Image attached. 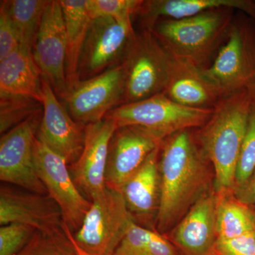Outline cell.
Here are the masks:
<instances>
[{
	"label": "cell",
	"instance_id": "2e32d148",
	"mask_svg": "<svg viewBox=\"0 0 255 255\" xmlns=\"http://www.w3.org/2000/svg\"><path fill=\"white\" fill-rule=\"evenodd\" d=\"M117 128L114 121L107 118L85 126L83 150L70 170L80 190L90 199L107 189L105 177L109 147Z\"/></svg>",
	"mask_w": 255,
	"mask_h": 255
},
{
	"label": "cell",
	"instance_id": "603a6c76",
	"mask_svg": "<svg viewBox=\"0 0 255 255\" xmlns=\"http://www.w3.org/2000/svg\"><path fill=\"white\" fill-rule=\"evenodd\" d=\"M227 192L218 195L217 241L233 239L255 231V212L234 195L230 197Z\"/></svg>",
	"mask_w": 255,
	"mask_h": 255
},
{
	"label": "cell",
	"instance_id": "3957f363",
	"mask_svg": "<svg viewBox=\"0 0 255 255\" xmlns=\"http://www.w3.org/2000/svg\"><path fill=\"white\" fill-rule=\"evenodd\" d=\"M235 10L216 8L182 19H161L150 30L173 58L206 69L227 38Z\"/></svg>",
	"mask_w": 255,
	"mask_h": 255
},
{
	"label": "cell",
	"instance_id": "e575fe53",
	"mask_svg": "<svg viewBox=\"0 0 255 255\" xmlns=\"http://www.w3.org/2000/svg\"><path fill=\"white\" fill-rule=\"evenodd\" d=\"M249 89L251 90L252 94H253V96L255 97V81L253 82V85L249 87Z\"/></svg>",
	"mask_w": 255,
	"mask_h": 255
},
{
	"label": "cell",
	"instance_id": "d6a6232c",
	"mask_svg": "<svg viewBox=\"0 0 255 255\" xmlns=\"http://www.w3.org/2000/svg\"><path fill=\"white\" fill-rule=\"evenodd\" d=\"M233 191L235 197L243 204L248 206L255 204V169L243 187L235 188Z\"/></svg>",
	"mask_w": 255,
	"mask_h": 255
},
{
	"label": "cell",
	"instance_id": "cb8c5ba5",
	"mask_svg": "<svg viewBox=\"0 0 255 255\" xmlns=\"http://www.w3.org/2000/svg\"><path fill=\"white\" fill-rule=\"evenodd\" d=\"M113 255H179L172 243L157 231L134 222Z\"/></svg>",
	"mask_w": 255,
	"mask_h": 255
},
{
	"label": "cell",
	"instance_id": "7c38bea8",
	"mask_svg": "<svg viewBox=\"0 0 255 255\" xmlns=\"http://www.w3.org/2000/svg\"><path fill=\"white\" fill-rule=\"evenodd\" d=\"M42 77L60 101L68 93L66 26L60 1H49L32 46Z\"/></svg>",
	"mask_w": 255,
	"mask_h": 255
},
{
	"label": "cell",
	"instance_id": "7402d4cb",
	"mask_svg": "<svg viewBox=\"0 0 255 255\" xmlns=\"http://www.w3.org/2000/svg\"><path fill=\"white\" fill-rule=\"evenodd\" d=\"M66 26L68 92L78 82L79 61L92 18L89 0H60Z\"/></svg>",
	"mask_w": 255,
	"mask_h": 255
},
{
	"label": "cell",
	"instance_id": "9a60e30c",
	"mask_svg": "<svg viewBox=\"0 0 255 255\" xmlns=\"http://www.w3.org/2000/svg\"><path fill=\"white\" fill-rule=\"evenodd\" d=\"M16 223L26 225L36 231L52 236L65 237L63 212L48 194L1 186L0 189V225Z\"/></svg>",
	"mask_w": 255,
	"mask_h": 255
},
{
	"label": "cell",
	"instance_id": "8992f818",
	"mask_svg": "<svg viewBox=\"0 0 255 255\" xmlns=\"http://www.w3.org/2000/svg\"><path fill=\"white\" fill-rule=\"evenodd\" d=\"M172 56L152 31L136 33L123 62L125 85L123 104L164 93Z\"/></svg>",
	"mask_w": 255,
	"mask_h": 255
},
{
	"label": "cell",
	"instance_id": "f546056e",
	"mask_svg": "<svg viewBox=\"0 0 255 255\" xmlns=\"http://www.w3.org/2000/svg\"><path fill=\"white\" fill-rule=\"evenodd\" d=\"M36 230L21 223H11L0 228V255H16L28 244Z\"/></svg>",
	"mask_w": 255,
	"mask_h": 255
},
{
	"label": "cell",
	"instance_id": "e0dca14e",
	"mask_svg": "<svg viewBox=\"0 0 255 255\" xmlns=\"http://www.w3.org/2000/svg\"><path fill=\"white\" fill-rule=\"evenodd\" d=\"M163 94L179 105L200 110H213L224 97L202 69L172 56Z\"/></svg>",
	"mask_w": 255,
	"mask_h": 255
},
{
	"label": "cell",
	"instance_id": "836d02e7",
	"mask_svg": "<svg viewBox=\"0 0 255 255\" xmlns=\"http://www.w3.org/2000/svg\"><path fill=\"white\" fill-rule=\"evenodd\" d=\"M65 232H66L67 235H68L69 238H70V241H72V243H73L74 246H75V250H76L77 253H78V255H87V254H85L84 252H82L81 250L80 249V248H78V246H77V245L75 244V242H74L73 239V231H72V230L70 229V227L68 226V225H65Z\"/></svg>",
	"mask_w": 255,
	"mask_h": 255
},
{
	"label": "cell",
	"instance_id": "5b68a950",
	"mask_svg": "<svg viewBox=\"0 0 255 255\" xmlns=\"http://www.w3.org/2000/svg\"><path fill=\"white\" fill-rule=\"evenodd\" d=\"M91 201L73 241L87 255H113L135 220L120 191L107 187Z\"/></svg>",
	"mask_w": 255,
	"mask_h": 255
},
{
	"label": "cell",
	"instance_id": "1f68e13d",
	"mask_svg": "<svg viewBox=\"0 0 255 255\" xmlns=\"http://www.w3.org/2000/svg\"><path fill=\"white\" fill-rule=\"evenodd\" d=\"M216 248L221 255H255V231L233 239L217 241Z\"/></svg>",
	"mask_w": 255,
	"mask_h": 255
},
{
	"label": "cell",
	"instance_id": "277c9868",
	"mask_svg": "<svg viewBox=\"0 0 255 255\" xmlns=\"http://www.w3.org/2000/svg\"><path fill=\"white\" fill-rule=\"evenodd\" d=\"M206 77L223 95L249 88L255 81V21L244 13L235 15L227 38Z\"/></svg>",
	"mask_w": 255,
	"mask_h": 255
},
{
	"label": "cell",
	"instance_id": "8fae6325",
	"mask_svg": "<svg viewBox=\"0 0 255 255\" xmlns=\"http://www.w3.org/2000/svg\"><path fill=\"white\" fill-rule=\"evenodd\" d=\"M123 63L94 78L79 81L61 101L74 120L83 125L97 123L123 104Z\"/></svg>",
	"mask_w": 255,
	"mask_h": 255
},
{
	"label": "cell",
	"instance_id": "ac0fdd59",
	"mask_svg": "<svg viewBox=\"0 0 255 255\" xmlns=\"http://www.w3.org/2000/svg\"><path fill=\"white\" fill-rule=\"evenodd\" d=\"M218 196H201L174 230V241L189 255H206L217 242Z\"/></svg>",
	"mask_w": 255,
	"mask_h": 255
},
{
	"label": "cell",
	"instance_id": "4fadbf2b",
	"mask_svg": "<svg viewBox=\"0 0 255 255\" xmlns=\"http://www.w3.org/2000/svg\"><path fill=\"white\" fill-rule=\"evenodd\" d=\"M163 137L136 126L118 127L109 147L106 186L122 191L124 184L141 167L148 156L160 147Z\"/></svg>",
	"mask_w": 255,
	"mask_h": 255
},
{
	"label": "cell",
	"instance_id": "f1b7e54d",
	"mask_svg": "<svg viewBox=\"0 0 255 255\" xmlns=\"http://www.w3.org/2000/svg\"><path fill=\"white\" fill-rule=\"evenodd\" d=\"M16 255H78V253L68 235L65 237H52L36 231L28 244Z\"/></svg>",
	"mask_w": 255,
	"mask_h": 255
},
{
	"label": "cell",
	"instance_id": "7a4b0ae2",
	"mask_svg": "<svg viewBox=\"0 0 255 255\" xmlns=\"http://www.w3.org/2000/svg\"><path fill=\"white\" fill-rule=\"evenodd\" d=\"M253 100L249 88L225 96L195 135L201 150L214 166L215 187L219 193L234 189Z\"/></svg>",
	"mask_w": 255,
	"mask_h": 255
},
{
	"label": "cell",
	"instance_id": "44dd1931",
	"mask_svg": "<svg viewBox=\"0 0 255 255\" xmlns=\"http://www.w3.org/2000/svg\"><path fill=\"white\" fill-rule=\"evenodd\" d=\"M42 80L30 47L21 44L0 62V96L26 97L41 103Z\"/></svg>",
	"mask_w": 255,
	"mask_h": 255
},
{
	"label": "cell",
	"instance_id": "d4e9b609",
	"mask_svg": "<svg viewBox=\"0 0 255 255\" xmlns=\"http://www.w3.org/2000/svg\"><path fill=\"white\" fill-rule=\"evenodd\" d=\"M17 30L21 44L32 48L49 1H1Z\"/></svg>",
	"mask_w": 255,
	"mask_h": 255
},
{
	"label": "cell",
	"instance_id": "9c48e42d",
	"mask_svg": "<svg viewBox=\"0 0 255 255\" xmlns=\"http://www.w3.org/2000/svg\"><path fill=\"white\" fill-rule=\"evenodd\" d=\"M43 110L1 135L0 179L1 182L36 194H48L38 177L33 158V145Z\"/></svg>",
	"mask_w": 255,
	"mask_h": 255
},
{
	"label": "cell",
	"instance_id": "6da1fadb",
	"mask_svg": "<svg viewBox=\"0 0 255 255\" xmlns=\"http://www.w3.org/2000/svg\"><path fill=\"white\" fill-rule=\"evenodd\" d=\"M191 130L172 134L161 144L158 233L166 232L182 219L206 189L210 162Z\"/></svg>",
	"mask_w": 255,
	"mask_h": 255
},
{
	"label": "cell",
	"instance_id": "4dcf8cb0",
	"mask_svg": "<svg viewBox=\"0 0 255 255\" xmlns=\"http://www.w3.org/2000/svg\"><path fill=\"white\" fill-rule=\"evenodd\" d=\"M0 6V62L4 60L21 46L17 30L1 1Z\"/></svg>",
	"mask_w": 255,
	"mask_h": 255
},
{
	"label": "cell",
	"instance_id": "5bb4252c",
	"mask_svg": "<svg viewBox=\"0 0 255 255\" xmlns=\"http://www.w3.org/2000/svg\"><path fill=\"white\" fill-rule=\"evenodd\" d=\"M42 119L36 137L65 159L68 165L78 160L85 144V125L70 116L53 88L43 78Z\"/></svg>",
	"mask_w": 255,
	"mask_h": 255
},
{
	"label": "cell",
	"instance_id": "d6986e66",
	"mask_svg": "<svg viewBox=\"0 0 255 255\" xmlns=\"http://www.w3.org/2000/svg\"><path fill=\"white\" fill-rule=\"evenodd\" d=\"M220 7L239 10L255 21L253 0H147L143 1L136 16L142 28L150 29L161 19H182Z\"/></svg>",
	"mask_w": 255,
	"mask_h": 255
},
{
	"label": "cell",
	"instance_id": "52a82bcc",
	"mask_svg": "<svg viewBox=\"0 0 255 255\" xmlns=\"http://www.w3.org/2000/svg\"><path fill=\"white\" fill-rule=\"evenodd\" d=\"M213 110H200L179 105L159 94L145 100L122 105L111 111L105 118L117 127L136 126L166 137L184 130L202 127L212 115Z\"/></svg>",
	"mask_w": 255,
	"mask_h": 255
},
{
	"label": "cell",
	"instance_id": "ba28073f",
	"mask_svg": "<svg viewBox=\"0 0 255 255\" xmlns=\"http://www.w3.org/2000/svg\"><path fill=\"white\" fill-rule=\"evenodd\" d=\"M136 33L133 26L112 17L93 18L79 61V81L94 78L123 63Z\"/></svg>",
	"mask_w": 255,
	"mask_h": 255
},
{
	"label": "cell",
	"instance_id": "83f0119b",
	"mask_svg": "<svg viewBox=\"0 0 255 255\" xmlns=\"http://www.w3.org/2000/svg\"><path fill=\"white\" fill-rule=\"evenodd\" d=\"M142 0H89L92 18L112 17L124 24L132 26V16L137 15Z\"/></svg>",
	"mask_w": 255,
	"mask_h": 255
},
{
	"label": "cell",
	"instance_id": "30bf717a",
	"mask_svg": "<svg viewBox=\"0 0 255 255\" xmlns=\"http://www.w3.org/2000/svg\"><path fill=\"white\" fill-rule=\"evenodd\" d=\"M33 158L37 174L48 195L59 206L72 231H78L92 201L87 200L75 184L65 159L37 137L33 145Z\"/></svg>",
	"mask_w": 255,
	"mask_h": 255
},
{
	"label": "cell",
	"instance_id": "4316f807",
	"mask_svg": "<svg viewBox=\"0 0 255 255\" xmlns=\"http://www.w3.org/2000/svg\"><path fill=\"white\" fill-rule=\"evenodd\" d=\"M255 169V97L253 96L251 112L244 140L236 167L235 188L243 187Z\"/></svg>",
	"mask_w": 255,
	"mask_h": 255
},
{
	"label": "cell",
	"instance_id": "ffe728a7",
	"mask_svg": "<svg viewBox=\"0 0 255 255\" xmlns=\"http://www.w3.org/2000/svg\"><path fill=\"white\" fill-rule=\"evenodd\" d=\"M160 147L148 156L121 191L135 222L136 219L145 222L151 221L155 216L157 218L160 193Z\"/></svg>",
	"mask_w": 255,
	"mask_h": 255
},
{
	"label": "cell",
	"instance_id": "484cf974",
	"mask_svg": "<svg viewBox=\"0 0 255 255\" xmlns=\"http://www.w3.org/2000/svg\"><path fill=\"white\" fill-rule=\"evenodd\" d=\"M42 104L21 97L0 96V132L1 135L40 112Z\"/></svg>",
	"mask_w": 255,
	"mask_h": 255
}]
</instances>
